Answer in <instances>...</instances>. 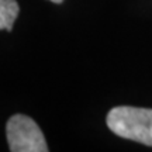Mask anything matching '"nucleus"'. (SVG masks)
<instances>
[{
	"label": "nucleus",
	"mask_w": 152,
	"mask_h": 152,
	"mask_svg": "<svg viewBox=\"0 0 152 152\" xmlns=\"http://www.w3.org/2000/svg\"><path fill=\"white\" fill-rule=\"evenodd\" d=\"M106 121L115 135L152 147V109L118 106L110 110Z\"/></svg>",
	"instance_id": "nucleus-1"
},
{
	"label": "nucleus",
	"mask_w": 152,
	"mask_h": 152,
	"mask_svg": "<svg viewBox=\"0 0 152 152\" xmlns=\"http://www.w3.org/2000/svg\"><path fill=\"white\" fill-rule=\"evenodd\" d=\"M11 152H47L48 145L42 131L33 118L24 114L11 115L6 125Z\"/></svg>",
	"instance_id": "nucleus-2"
},
{
	"label": "nucleus",
	"mask_w": 152,
	"mask_h": 152,
	"mask_svg": "<svg viewBox=\"0 0 152 152\" xmlns=\"http://www.w3.org/2000/svg\"><path fill=\"white\" fill-rule=\"evenodd\" d=\"M18 13L20 6L17 0H0V30L11 31Z\"/></svg>",
	"instance_id": "nucleus-3"
},
{
	"label": "nucleus",
	"mask_w": 152,
	"mask_h": 152,
	"mask_svg": "<svg viewBox=\"0 0 152 152\" xmlns=\"http://www.w3.org/2000/svg\"><path fill=\"white\" fill-rule=\"evenodd\" d=\"M51 1H52V3H56V4H59V3H62L64 0H51Z\"/></svg>",
	"instance_id": "nucleus-4"
}]
</instances>
